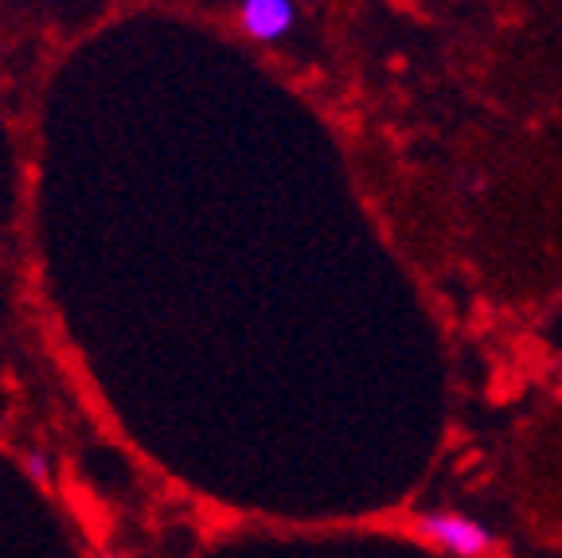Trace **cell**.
I'll list each match as a JSON object with an SVG mask.
<instances>
[{
  "mask_svg": "<svg viewBox=\"0 0 562 558\" xmlns=\"http://www.w3.org/2000/svg\"><path fill=\"white\" fill-rule=\"evenodd\" d=\"M418 532L438 543L441 550H449L453 558H481L492 550V532L465 512H446V507L422 512Z\"/></svg>",
  "mask_w": 562,
  "mask_h": 558,
  "instance_id": "6da1fadb",
  "label": "cell"
},
{
  "mask_svg": "<svg viewBox=\"0 0 562 558\" xmlns=\"http://www.w3.org/2000/svg\"><path fill=\"white\" fill-rule=\"evenodd\" d=\"M235 20H238V32H243L250 44L273 47L297 32L301 9H297V0H238Z\"/></svg>",
  "mask_w": 562,
  "mask_h": 558,
  "instance_id": "7a4b0ae2",
  "label": "cell"
},
{
  "mask_svg": "<svg viewBox=\"0 0 562 558\" xmlns=\"http://www.w3.org/2000/svg\"><path fill=\"white\" fill-rule=\"evenodd\" d=\"M24 469H27V477H32L35 484H52V457L40 454V449H32V454L24 457Z\"/></svg>",
  "mask_w": 562,
  "mask_h": 558,
  "instance_id": "3957f363",
  "label": "cell"
},
{
  "mask_svg": "<svg viewBox=\"0 0 562 558\" xmlns=\"http://www.w3.org/2000/svg\"><path fill=\"white\" fill-rule=\"evenodd\" d=\"M559 402H562V394H559Z\"/></svg>",
  "mask_w": 562,
  "mask_h": 558,
  "instance_id": "277c9868",
  "label": "cell"
}]
</instances>
